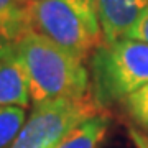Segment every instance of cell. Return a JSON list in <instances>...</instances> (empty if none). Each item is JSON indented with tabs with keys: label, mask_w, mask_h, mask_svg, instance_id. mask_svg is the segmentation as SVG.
Segmentation results:
<instances>
[{
	"label": "cell",
	"mask_w": 148,
	"mask_h": 148,
	"mask_svg": "<svg viewBox=\"0 0 148 148\" xmlns=\"http://www.w3.org/2000/svg\"><path fill=\"white\" fill-rule=\"evenodd\" d=\"M15 51L27 71L32 106L90 95V74L82 59L36 33L27 32Z\"/></svg>",
	"instance_id": "obj_1"
},
{
	"label": "cell",
	"mask_w": 148,
	"mask_h": 148,
	"mask_svg": "<svg viewBox=\"0 0 148 148\" xmlns=\"http://www.w3.org/2000/svg\"><path fill=\"white\" fill-rule=\"evenodd\" d=\"M28 32L86 61L104 43L94 0H32L25 8Z\"/></svg>",
	"instance_id": "obj_2"
},
{
	"label": "cell",
	"mask_w": 148,
	"mask_h": 148,
	"mask_svg": "<svg viewBox=\"0 0 148 148\" xmlns=\"http://www.w3.org/2000/svg\"><path fill=\"white\" fill-rule=\"evenodd\" d=\"M90 95L109 109L148 82V43L122 38L102 43L89 58Z\"/></svg>",
	"instance_id": "obj_3"
},
{
	"label": "cell",
	"mask_w": 148,
	"mask_h": 148,
	"mask_svg": "<svg viewBox=\"0 0 148 148\" xmlns=\"http://www.w3.org/2000/svg\"><path fill=\"white\" fill-rule=\"evenodd\" d=\"M101 110L92 95L35 104L10 148H54L69 130Z\"/></svg>",
	"instance_id": "obj_4"
},
{
	"label": "cell",
	"mask_w": 148,
	"mask_h": 148,
	"mask_svg": "<svg viewBox=\"0 0 148 148\" xmlns=\"http://www.w3.org/2000/svg\"><path fill=\"white\" fill-rule=\"evenodd\" d=\"M94 5L101 20L104 43H114L127 36L148 7V0H94Z\"/></svg>",
	"instance_id": "obj_5"
},
{
	"label": "cell",
	"mask_w": 148,
	"mask_h": 148,
	"mask_svg": "<svg viewBox=\"0 0 148 148\" xmlns=\"http://www.w3.org/2000/svg\"><path fill=\"white\" fill-rule=\"evenodd\" d=\"M0 106L21 109L32 106L27 71L15 49L0 56Z\"/></svg>",
	"instance_id": "obj_6"
},
{
	"label": "cell",
	"mask_w": 148,
	"mask_h": 148,
	"mask_svg": "<svg viewBox=\"0 0 148 148\" xmlns=\"http://www.w3.org/2000/svg\"><path fill=\"white\" fill-rule=\"evenodd\" d=\"M109 128L110 115L106 110H101L69 130L54 148H99Z\"/></svg>",
	"instance_id": "obj_7"
},
{
	"label": "cell",
	"mask_w": 148,
	"mask_h": 148,
	"mask_svg": "<svg viewBox=\"0 0 148 148\" xmlns=\"http://www.w3.org/2000/svg\"><path fill=\"white\" fill-rule=\"evenodd\" d=\"M25 8L0 13V56L15 49L16 43L28 32Z\"/></svg>",
	"instance_id": "obj_8"
},
{
	"label": "cell",
	"mask_w": 148,
	"mask_h": 148,
	"mask_svg": "<svg viewBox=\"0 0 148 148\" xmlns=\"http://www.w3.org/2000/svg\"><path fill=\"white\" fill-rule=\"evenodd\" d=\"M27 109L0 106V148H10L27 120Z\"/></svg>",
	"instance_id": "obj_9"
},
{
	"label": "cell",
	"mask_w": 148,
	"mask_h": 148,
	"mask_svg": "<svg viewBox=\"0 0 148 148\" xmlns=\"http://www.w3.org/2000/svg\"><path fill=\"white\" fill-rule=\"evenodd\" d=\"M128 117L142 132L148 133V82L122 101Z\"/></svg>",
	"instance_id": "obj_10"
},
{
	"label": "cell",
	"mask_w": 148,
	"mask_h": 148,
	"mask_svg": "<svg viewBox=\"0 0 148 148\" xmlns=\"http://www.w3.org/2000/svg\"><path fill=\"white\" fill-rule=\"evenodd\" d=\"M125 38H132V40H140V41L148 43V7L143 10V13L140 15L135 25L128 30Z\"/></svg>",
	"instance_id": "obj_11"
},
{
	"label": "cell",
	"mask_w": 148,
	"mask_h": 148,
	"mask_svg": "<svg viewBox=\"0 0 148 148\" xmlns=\"http://www.w3.org/2000/svg\"><path fill=\"white\" fill-rule=\"evenodd\" d=\"M128 138L133 143L135 148H148V133L142 132L140 128H137L135 125L128 127Z\"/></svg>",
	"instance_id": "obj_12"
},
{
	"label": "cell",
	"mask_w": 148,
	"mask_h": 148,
	"mask_svg": "<svg viewBox=\"0 0 148 148\" xmlns=\"http://www.w3.org/2000/svg\"><path fill=\"white\" fill-rule=\"evenodd\" d=\"M30 2H32V0H0V13L21 10V8H25Z\"/></svg>",
	"instance_id": "obj_13"
}]
</instances>
